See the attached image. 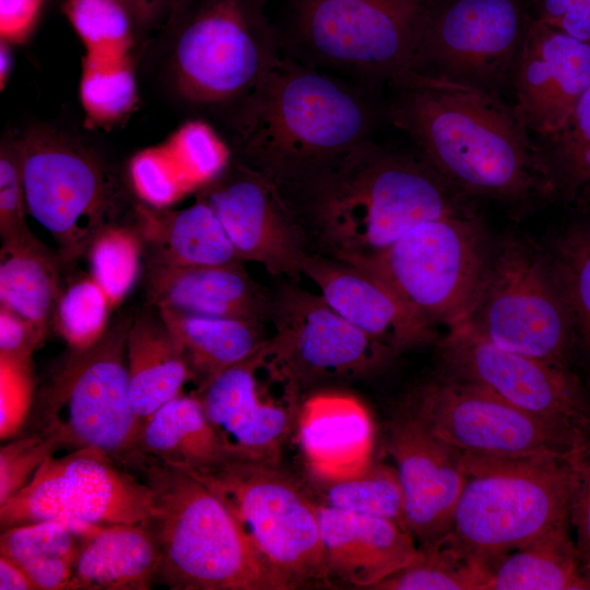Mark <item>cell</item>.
Listing matches in <instances>:
<instances>
[{
    "instance_id": "cell-40",
    "label": "cell",
    "mask_w": 590,
    "mask_h": 590,
    "mask_svg": "<svg viewBox=\"0 0 590 590\" xmlns=\"http://www.w3.org/2000/svg\"><path fill=\"white\" fill-rule=\"evenodd\" d=\"M551 268L590 355V227H576L556 243Z\"/></svg>"
},
{
    "instance_id": "cell-6",
    "label": "cell",
    "mask_w": 590,
    "mask_h": 590,
    "mask_svg": "<svg viewBox=\"0 0 590 590\" xmlns=\"http://www.w3.org/2000/svg\"><path fill=\"white\" fill-rule=\"evenodd\" d=\"M467 480L451 534L487 562L569 527L570 481L565 456L463 453Z\"/></svg>"
},
{
    "instance_id": "cell-49",
    "label": "cell",
    "mask_w": 590,
    "mask_h": 590,
    "mask_svg": "<svg viewBox=\"0 0 590 590\" xmlns=\"http://www.w3.org/2000/svg\"><path fill=\"white\" fill-rule=\"evenodd\" d=\"M44 0H0V36L14 44L28 39L40 14Z\"/></svg>"
},
{
    "instance_id": "cell-19",
    "label": "cell",
    "mask_w": 590,
    "mask_h": 590,
    "mask_svg": "<svg viewBox=\"0 0 590 590\" xmlns=\"http://www.w3.org/2000/svg\"><path fill=\"white\" fill-rule=\"evenodd\" d=\"M386 449L401 482L406 529L421 546L441 540L467 480L463 453L404 408L387 427Z\"/></svg>"
},
{
    "instance_id": "cell-16",
    "label": "cell",
    "mask_w": 590,
    "mask_h": 590,
    "mask_svg": "<svg viewBox=\"0 0 590 590\" xmlns=\"http://www.w3.org/2000/svg\"><path fill=\"white\" fill-rule=\"evenodd\" d=\"M403 408L462 453L565 456L576 432L529 414L480 385L445 374L414 389Z\"/></svg>"
},
{
    "instance_id": "cell-37",
    "label": "cell",
    "mask_w": 590,
    "mask_h": 590,
    "mask_svg": "<svg viewBox=\"0 0 590 590\" xmlns=\"http://www.w3.org/2000/svg\"><path fill=\"white\" fill-rule=\"evenodd\" d=\"M331 508L394 521L404 528V500L396 467L373 461L359 474L324 484Z\"/></svg>"
},
{
    "instance_id": "cell-24",
    "label": "cell",
    "mask_w": 590,
    "mask_h": 590,
    "mask_svg": "<svg viewBox=\"0 0 590 590\" xmlns=\"http://www.w3.org/2000/svg\"><path fill=\"white\" fill-rule=\"evenodd\" d=\"M145 291L157 309L188 315L263 322L270 320L272 297L241 266L149 264Z\"/></svg>"
},
{
    "instance_id": "cell-47",
    "label": "cell",
    "mask_w": 590,
    "mask_h": 590,
    "mask_svg": "<svg viewBox=\"0 0 590 590\" xmlns=\"http://www.w3.org/2000/svg\"><path fill=\"white\" fill-rule=\"evenodd\" d=\"M533 19L590 44V0H533Z\"/></svg>"
},
{
    "instance_id": "cell-44",
    "label": "cell",
    "mask_w": 590,
    "mask_h": 590,
    "mask_svg": "<svg viewBox=\"0 0 590 590\" xmlns=\"http://www.w3.org/2000/svg\"><path fill=\"white\" fill-rule=\"evenodd\" d=\"M565 459L570 481V524L580 560L590 575V415L577 427Z\"/></svg>"
},
{
    "instance_id": "cell-51",
    "label": "cell",
    "mask_w": 590,
    "mask_h": 590,
    "mask_svg": "<svg viewBox=\"0 0 590 590\" xmlns=\"http://www.w3.org/2000/svg\"><path fill=\"white\" fill-rule=\"evenodd\" d=\"M0 589L35 590V587L19 565L0 555Z\"/></svg>"
},
{
    "instance_id": "cell-30",
    "label": "cell",
    "mask_w": 590,
    "mask_h": 590,
    "mask_svg": "<svg viewBox=\"0 0 590 590\" xmlns=\"http://www.w3.org/2000/svg\"><path fill=\"white\" fill-rule=\"evenodd\" d=\"M127 368L132 408L142 426L192 380L182 353L158 311L131 321Z\"/></svg>"
},
{
    "instance_id": "cell-9",
    "label": "cell",
    "mask_w": 590,
    "mask_h": 590,
    "mask_svg": "<svg viewBox=\"0 0 590 590\" xmlns=\"http://www.w3.org/2000/svg\"><path fill=\"white\" fill-rule=\"evenodd\" d=\"M27 212L55 238L63 260L88 250L125 204L119 179L80 138L35 126L15 139Z\"/></svg>"
},
{
    "instance_id": "cell-45",
    "label": "cell",
    "mask_w": 590,
    "mask_h": 590,
    "mask_svg": "<svg viewBox=\"0 0 590 590\" xmlns=\"http://www.w3.org/2000/svg\"><path fill=\"white\" fill-rule=\"evenodd\" d=\"M35 401L32 357L0 354V439L16 437Z\"/></svg>"
},
{
    "instance_id": "cell-18",
    "label": "cell",
    "mask_w": 590,
    "mask_h": 590,
    "mask_svg": "<svg viewBox=\"0 0 590 590\" xmlns=\"http://www.w3.org/2000/svg\"><path fill=\"white\" fill-rule=\"evenodd\" d=\"M214 212L239 260L296 279L309 252L306 232L283 193L260 172L232 158L197 192Z\"/></svg>"
},
{
    "instance_id": "cell-38",
    "label": "cell",
    "mask_w": 590,
    "mask_h": 590,
    "mask_svg": "<svg viewBox=\"0 0 590 590\" xmlns=\"http://www.w3.org/2000/svg\"><path fill=\"white\" fill-rule=\"evenodd\" d=\"M538 146L555 188L574 191L590 184V84L564 126Z\"/></svg>"
},
{
    "instance_id": "cell-11",
    "label": "cell",
    "mask_w": 590,
    "mask_h": 590,
    "mask_svg": "<svg viewBox=\"0 0 590 590\" xmlns=\"http://www.w3.org/2000/svg\"><path fill=\"white\" fill-rule=\"evenodd\" d=\"M191 474L227 502L282 590L330 585L319 505L276 465L234 458Z\"/></svg>"
},
{
    "instance_id": "cell-31",
    "label": "cell",
    "mask_w": 590,
    "mask_h": 590,
    "mask_svg": "<svg viewBox=\"0 0 590 590\" xmlns=\"http://www.w3.org/2000/svg\"><path fill=\"white\" fill-rule=\"evenodd\" d=\"M157 311L174 335L198 391L226 368L256 353L269 339L257 321Z\"/></svg>"
},
{
    "instance_id": "cell-39",
    "label": "cell",
    "mask_w": 590,
    "mask_h": 590,
    "mask_svg": "<svg viewBox=\"0 0 590 590\" xmlns=\"http://www.w3.org/2000/svg\"><path fill=\"white\" fill-rule=\"evenodd\" d=\"M141 239L134 228H104L88 248L91 278L117 307L134 284L139 271Z\"/></svg>"
},
{
    "instance_id": "cell-12",
    "label": "cell",
    "mask_w": 590,
    "mask_h": 590,
    "mask_svg": "<svg viewBox=\"0 0 590 590\" xmlns=\"http://www.w3.org/2000/svg\"><path fill=\"white\" fill-rule=\"evenodd\" d=\"M465 321L497 346L567 367L573 319L551 263L519 239L488 257Z\"/></svg>"
},
{
    "instance_id": "cell-22",
    "label": "cell",
    "mask_w": 590,
    "mask_h": 590,
    "mask_svg": "<svg viewBox=\"0 0 590 590\" xmlns=\"http://www.w3.org/2000/svg\"><path fill=\"white\" fill-rule=\"evenodd\" d=\"M303 274L339 315L397 354L436 337L434 326L384 282L349 262L310 252L303 263Z\"/></svg>"
},
{
    "instance_id": "cell-46",
    "label": "cell",
    "mask_w": 590,
    "mask_h": 590,
    "mask_svg": "<svg viewBox=\"0 0 590 590\" xmlns=\"http://www.w3.org/2000/svg\"><path fill=\"white\" fill-rule=\"evenodd\" d=\"M59 447L44 435L23 429L0 449V505L23 488Z\"/></svg>"
},
{
    "instance_id": "cell-52",
    "label": "cell",
    "mask_w": 590,
    "mask_h": 590,
    "mask_svg": "<svg viewBox=\"0 0 590 590\" xmlns=\"http://www.w3.org/2000/svg\"><path fill=\"white\" fill-rule=\"evenodd\" d=\"M12 44L2 39L0 40V87L4 88L11 70L13 67V54L11 49Z\"/></svg>"
},
{
    "instance_id": "cell-35",
    "label": "cell",
    "mask_w": 590,
    "mask_h": 590,
    "mask_svg": "<svg viewBox=\"0 0 590 590\" xmlns=\"http://www.w3.org/2000/svg\"><path fill=\"white\" fill-rule=\"evenodd\" d=\"M79 93L90 128H109L126 119L139 101L132 59L84 55Z\"/></svg>"
},
{
    "instance_id": "cell-8",
    "label": "cell",
    "mask_w": 590,
    "mask_h": 590,
    "mask_svg": "<svg viewBox=\"0 0 590 590\" xmlns=\"http://www.w3.org/2000/svg\"><path fill=\"white\" fill-rule=\"evenodd\" d=\"M131 321L121 317L91 347L70 350L35 396L24 429L44 435L59 449L98 448L125 465L142 428L129 392Z\"/></svg>"
},
{
    "instance_id": "cell-36",
    "label": "cell",
    "mask_w": 590,
    "mask_h": 590,
    "mask_svg": "<svg viewBox=\"0 0 590 590\" xmlns=\"http://www.w3.org/2000/svg\"><path fill=\"white\" fill-rule=\"evenodd\" d=\"M63 13L86 56L132 59L135 25L122 0H64Z\"/></svg>"
},
{
    "instance_id": "cell-50",
    "label": "cell",
    "mask_w": 590,
    "mask_h": 590,
    "mask_svg": "<svg viewBox=\"0 0 590 590\" xmlns=\"http://www.w3.org/2000/svg\"><path fill=\"white\" fill-rule=\"evenodd\" d=\"M187 0H122L135 30L160 31Z\"/></svg>"
},
{
    "instance_id": "cell-7",
    "label": "cell",
    "mask_w": 590,
    "mask_h": 590,
    "mask_svg": "<svg viewBox=\"0 0 590 590\" xmlns=\"http://www.w3.org/2000/svg\"><path fill=\"white\" fill-rule=\"evenodd\" d=\"M435 0H296L287 56L366 86L414 70Z\"/></svg>"
},
{
    "instance_id": "cell-3",
    "label": "cell",
    "mask_w": 590,
    "mask_h": 590,
    "mask_svg": "<svg viewBox=\"0 0 590 590\" xmlns=\"http://www.w3.org/2000/svg\"><path fill=\"white\" fill-rule=\"evenodd\" d=\"M282 193L308 241L346 262L384 250L422 222L469 213L467 196L420 154L386 152L371 141Z\"/></svg>"
},
{
    "instance_id": "cell-34",
    "label": "cell",
    "mask_w": 590,
    "mask_h": 590,
    "mask_svg": "<svg viewBox=\"0 0 590 590\" xmlns=\"http://www.w3.org/2000/svg\"><path fill=\"white\" fill-rule=\"evenodd\" d=\"M489 564L464 550L451 533L418 548L417 557L375 589L486 590Z\"/></svg>"
},
{
    "instance_id": "cell-20",
    "label": "cell",
    "mask_w": 590,
    "mask_h": 590,
    "mask_svg": "<svg viewBox=\"0 0 590 590\" xmlns=\"http://www.w3.org/2000/svg\"><path fill=\"white\" fill-rule=\"evenodd\" d=\"M511 84L528 131L540 139L555 133L590 84V44L532 19Z\"/></svg>"
},
{
    "instance_id": "cell-23",
    "label": "cell",
    "mask_w": 590,
    "mask_h": 590,
    "mask_svg": "<svg viewBox=\"0 0 590 590\" xmlns=\"http://www.w3.org/2000/svg\"><path fill=\"white\" fill-rule=\"evenodd\" d=\"M229 146L201 119L184 122L164 141L130 160V185L142 203L169 208L215 179L232 161Z\"/></svg>"
},
{
    "instance_id": "cell-5",
    "label": "cell",
    "mask_w": 590,
    "mask_h": 590,
    "mask_svg": "<svg viewBox=\"0 0 590 590\" xmlns=\"http://www.w3.org/2000/svg\"><path fill=\"white\" fill-rule=\"evenodd\" d=\"M160 33L174 98L225 122L282 55L263 0H187Z\"/></svg>"
},
{
    "instance_id": "cell-14",
    "label": "cell",
    "mask_w": 590,
    "mask_h": 590,
    "mask_svg": "<svg viewBox=\"0 0 590 590\" xmlns=\"http://www.w3.org/2000/svg\"><path fill=\"white\" fill-rule=\"evenodd\" d=\"M155 514L150 486L105 451L84 447L47 457L0 505L1 530L46 520L74 526L134 523Z\"/></svg>"
},
{
    "instance_id": "cell-17",
    "label": "cell",
    "mask_w": 590,
    "mask_h": 590,
    "mask_svg": "<svg viewBox=\"0 0 590 590\" xmlns=\"http://www.w3.org/2000/svg\"><path fill=\"white\" fill-rule=\"evenodd\" d=\"M445 375L480 385L510 404L565 430L590 415L568 368L495 345L465 320L438 343Z\"/></svg>"
},
{
    "instance_id": "cell-4",
    "label": "cell",
    "mask_w": 590,
    "mask_h": 590,
    "mask_svg": "<svg viewBox=\"0 0 590 590\" xmlns=\"http://www.w3.org/2000/svg\"><path fill=\"white\" fill-rule=\"evenodd\" d=\"M125 467L153 493L156 583L172 590H282L227 502L196 475L134 453Z\"/></svg>"
},
{
    "instance_id": "cell-10",
    "label": "cell",
    "mask_w": 590,
    "mask_h": 590,
    "mask_svg": "<svg viewBox=\"0 0 590 590\" xmlns=\"http://www.w3.org/2000/svg\"><path fill=\"white\" fill-rule=\"evenodd\" d=\"M488 257L477 221L463 213L422 222L384 250L349 263L384 282L432 326L448 328L470 315Z\"/></svg>"
},
{
    "instance_id": "cell-21",
    "label": "cell",
    "mask_w": 590,
    "mask_h": 590,
    "mask_svg": "<svg viewBox=\"0 0 590 590\" xmlns=\"http://www.w3.org/2000/svg\"><path fill=\"white\" fill-rule=\"evenodd\" d=\"M267 342L249 357L219 374L196 396L236 458L276 465L298 409L264 399L259 390L257 375L264 362Z\"/></svg>"
},
{
    "instance_id": "cell-13",
    "label": "cell",
    "mask_w": 590,
    "mask_h": 590,
    "mask_svg": "<svg viewBox=\"0 0 590 590\" xmlns=\"http://www.w3.org/2000/svg\"><path fill=\"white\" fill-rule=\"evenodd\" d=\"M263 370L297 405L317 382L371 374L397 353L339 315L321 295L284 285L272 297Z\"/></svg>"
},
{
    "instance_id": "cell-25",
    "label": "cell",
    "mask_w": 590,
    "mask_h": 590,
    "mask_svg": "<svg viewBox=\"0 0 590 590\" xmlns=\"http://www.w3.org/2000/svg\"><path fill=\"white\" fill-rule=\"evenodd\" d=\"M319 518L331 579L375 589L418 555L414 536L394 521L326 505L319 506Z\"/></svg>"
},
{
    "instance_id": "cell-26",
    "label": "cell",
    "mask_w": 590,
    "mask_h": 590,
    "mask_svg": "<svg viewBox=\"0 0 590 590\" xmlns=\"http://www.w3.org/2000/svg\"><path fill=\"white\" fill-rule=\"evenodd\" d=\"M298 438L311 474L323 484L362 473L373 461L375 426L356 397L319 392L297 412Z\"/></svg>"
},
{
    "instance_id": "cell-1",
    "label": "cell",
    "mask_w": 590,
    "mask_h": 590,
    "mask_svg": "<svg viewBox=\"0 0 590 590\" xmlns=\"http://www.w3.org/2000/svg\"><path fill=\"white\" fill-rule=\"evenodd\" d=\"M389 84L390 121L464 196L523 203L555 190L538 144L497 92L417 71Z\"/></svg>"
},
{
    "instance_id": "cell-43",
    "label": "cell",
    "mask_w": 590,
    "mask_h": 590,
    "mask_svg": "<svg viewBox=\"0 0 590 590\" xmlns=\"http://www.w3.org/2000/svg\"><path fill=\"white\" fill-rule=\"evenodd\" d=\"M26 202L15 139L4 137L0 145V234L2 247L38 248L25 219Z\"/></svg>"
},
{
    "instance_id": "cell-27",
    "label": "cell",
    "mask_w": 590,
    "mask_h": 590,
    "mask_svg": "<svg viewBox=\"0 0 590 590\" xmlns=\"http://www.w3.org/2000/svg\"><path fill=\"white\" fill-rule=\"evenodd\" d=\"M158 565L149 521L94 524L83 534L72 590H148L156 583Z\"/></svg>"
},
{
    "instance_id": "cell-28",
    "label": "cell",
    "mask_w": 590,
    "mask_h": 590,
    "mask_svg": "<svg viewBox=\"0 0 590 590\" xmlns=\"http://www.w3.org/2000/svg\"><path fill=\"white\" fill-rule=\"evenodd\" d=\"M134 221L149 264L201 266L239 260L213 210L199 198L181 210L141 202L134 208Z\"/></svg>"
},
{
    "instance_id": "cell-33",
    "label": "cell",
    "mask_w": 590,
    "mask_h": 590,
    "mask_svg": "<svg viewBox=\"0 0 590 590\" xmlns=\"http://www.w3.org/2000/svg\"><path fill=\"white\" fill-rule=\"evenodd\" d=\"M0 305L11 309L46 338L60 296L57 262L44 247L1 248Z\"/></svg>"
},
{
    "instance_id": "cell-2",
    "label": "cell",
    "mask_w": 590,
    "mask_h": 590,
    "mask_svg": "<svg viewBox=\"0 0 590 590\" xmlns=\"http://www.w3.org/2000/svg\"><path fill=\"white\" fill-rule=\"evenodd\" d=\"M376 118L365 86L282 54L226 125L234 158L285 192L370 141Z\"/></svg>"
},
{
    "instance_id": "cell-41",
    "label": "cell",
    "mask_w": 590,
    "mask_h": 590,
    "mask_svg": "<svg viewBox=\"0 0 590 590\" xmlns=\"http://www.w3.org/2000/svg\"><path fill=\"white\" fill-rule=\"evenodd\" d=\"M90 526L46 520L1 530L0 555L20 567L57 559L75 560Z\"/></svg>"
},
{
    "instance_id": "cell-29",
    "label": "cell",
    "mask_w": 590,
    "mask_h": 590,
    "mask_svg": "<svg viewBox=\"0 0 590 590\" xmlns=\"http://www.w3.org/2000/svg\"><path fill=\"white\" fill-rule=\"evenodd\" d=\"M134 453L191 473L209 471L236 458L206 417L199 398L182 393L145 421Z\"/></svg>"
},
{
    "instance_id": "cell-32",
    "label": "cell",
    "mask_w": 590,
    "mask_h": 590,
    "mask_svg": "<svg viewBox=\"0 0 590 590\" xmlns=\"http://www.w3.org/2000/svg\"><path fill=\"white\" fill-rule=\"evenodd\" d=\"M486 590H590V575L564 527L489 563Z\"/></svg>"
},
{
    "instance_id": "cell-15",
    "label": "cell",
    "mask_w": 590,
    "mask_h": 590,
    "mask_svg": "<svg viewBox=\"0 0 590 590\" xmlns=\"http://www.w3.org/2000/svg\"><path fill=\"white\" fill-rule=\"evenodd\" d=\"M532 19L523 0H435L413 71L498 92L511 83Z\"/></svg>"
},
{
    "instance_id": "cell-48",
    "label": "cell",
    "mask_w": 590,
    "mask_h": 590,
    "mask_svg": "<svg viewBox=\"0 0 590 590\" xmlns=\"http://www.w3.org/2000/svg\"><path fill=\"white\" fill-rule=\"evenodd\" d=\"M45 339L35 326L0 305V354L32 357Z\"/></svg>"
},
{
    "instance_id": "cell-42",
    "label": "cell",
    "mask_w": 590,
    "mask_h": 590,
    "mask_svg": "<svg viewBox=\"0 0 590 590\" xmlns=\"http://www.w3.org/2000/svg\"><path fill=\"white\" fill-rule=\"evenodd\" d=\"M111 309L102 287L91 276L83 278L60 294L55 324L70 350H86L107 331Z\"/></svg>"
}]
</instances>
